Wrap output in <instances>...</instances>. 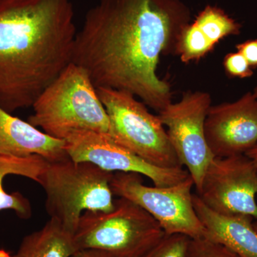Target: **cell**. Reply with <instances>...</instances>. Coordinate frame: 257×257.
Masks as SVG:
<instances>
[{
	"mask_svg": "<svg viewBox=\"0 0 257 257\" xmlns=\"http://www.w3.org/2000/svg\"><path fill=\"white\" fill-rule=\"evenodd\" d=\"M71 257H111L106 253L92 250H80L77 251Z\"/></svg>",
	"mask_w": 257,
	"mask_h": 257,
	"instance_id": "cell-21",
	"label": "cell"
},
{
	"mask_svg": "<svg viewBox=\"0 0 257 257\" xmlns=\"http://www.w3.org/2000/svg\"><path fill=\"white\" fill-rule=\"evenodd\" d=\"M73 237L50 219L41 229L25 236L12 257H71L77 251Z\"/></svg>",
	"mask_w": 257,
	"mask_h": 257,
	"instance_id": "cell-15",
	"label": "cell"
},
{
	"mask_svg": "<svg viewBox=\"0 0 257 257\" xmlns=\"http://www.w3.org/2000/svg\"><path fill=\"white\" fill-rule=\"evenodd\" d=\"M110 122L109 135L115 143L152 165L163 168L182 167L158 116L131 93L96 88Z\"/></svg>",
	"mask_w": 257,
	"mask_h": 257,
	"instance_id": "cell-6",
	"label": "cell"
},
{
	"mask_svg": "<svg viewBox=\"0 0 257 257\" xmlns=\"http://www.w3.org/2000/svg\"><path fill=\"white\" fill-rule=\"evenodd\" d=\"M204 134L214 157L245 155L257 145V99L248 92L232 102L211 106Z\"/></svg>",
	"mask_w": 257,
	"mask_h": 257,
	"instance_id": "cell-11",
	"label": "cell"
},
{
	"mask_svg": "<svg viewBox=\"0 0 257 257\" xmlns=\"http://www.w3.org/2000/svg\"><path fill=\"white\" fill-rule=\"evenodd\" d=\"M193 23L213 46L220 40L241 32V24L217 6L207 5L198 14Z\"/></svg>",
	"mask_w": 257,
	"mask_h": 257,
	"instance_id": "cell-16",
	"label": "cell"
},
{
	"mask_svg": "<svg viewBox=\"0 0 257 257\" xmlns=\"http://www.w3.org/2000/svg\"><path fill=\"white\" fill-rule=\"evenodd\" d=\"M113 175L92 163L70 158L48 162L37 183L46 194L45 207L50 219L74 236L85 211L112 210Z\"/></svg>",
	"mask_w": 257,
	"mask_h": 257,
	"instance_id": "cell-4",
	"label": "cell"
},
{
	"mask_svg": "<svg viewBox=\"0 0 257 257\" xmlns=\"http://www.w3.org/2000/svg\"><path fill=\"white\" fill-rule=\"evenodd\" d=\"M0 155L27 157L39 155L49 162L69 158L65 141L41 132L28 121L0 107Z\"/></svg>",
	"mask_w": 257,
	"mask_h": 257,
	"instance_id": "cell-12",
	"label": "cell"
},
{
	"mask_svg": "<svg viewBox=\"0 0 257 257\" xmlns=\"http://www.w3.org/2000/svg\"><path fill=\"white\" fill-rule=\"evenodd\" d=\"M194 181L187 179L168 187H149L136 173H114V195L138 204L156 219L165 234H181L190 239L204 237L205 229L193 203Z\"/></svg>",
	"mask_w": 257,
	"mask_h": 257,
	"instance_id": "cell-7",
	"label": "cell"
},
{
	"mask_svg": "<svg viewBox=\"0 0 257 257\" xmlns=\"http://www.w3.org/2000/svg\"><path fill=\"white\" fill-rule=\"evenodd\" d=\"M245 155L249 157L254 162L255 165L257 166V145L251 149V150H250L249 151L246 152Z\"/></svg>",
	"mask_w": 257,
	"mask_h": 257,
	"instance_id": "cell-22",
	"label": "cell"
},
{
	"mask_svg": "<svg viewBox=\"0 0 257 257\" xmlns=\"http://www.w3.org/2000/svg\"><path fill=\"white\" fill-rule=\"evenodd\" d=\"M76 35L70 0H0V107L32 106L72 63Z\"/></svg>",
	"mask_w": 257,
	"mask_h": 257,
	"instance_id": "cell-2",
	"label": "cell"
},
{
	"mask_svg": "<svg viewBox=\"0 0 257 257\" xmlns=\"http://www.w3.org/2000/svg\"><path fill=\"white\" fill-rule=\"evenodd\" d=\"M253 226H254V229H256V231H257V221L256 222L253 223Z\"/></svg>",
	"mask_w": 257,
	"mask_h": 257,
	"instance_id": "cell-25",
	"label": "cell"
},
{
	"mask_svg": "<svg viewBox=\"0 0 257 257\" xmlns=\"http://www.w3.org/2000/svg\"><path fill=\"white\" fill-rule=\"evenodd\" d=\"M257 166L246 155L214 157L198 195L213 211L257 220Z\"/></svg>",
	"mask_w": 257,
	"mask_h": 257,
	"instance_id": "cell-9",
	"label": "cell"
},
{
	"mask_svg": "<svg viewBox=\"0 0 257 257\" xmlns=\"http://www.w3.org/2000/svg\"><path fill=\"white\" fill-rule=\"evenodd\" d=\"M48 162L39 155L27 157L0 155V211L12 209L21 219L32 215L30 201L20 192L8 193L3 187V180L8 175H18L38 182Z\"/></svg>",
	"mask_w": 257,
	"mask_h": 257,
	"instance_id": "cell-14",
	"label": "cell"
},
{
	"mask_svg": "<svg viewBox=\"0 0 257 257\" xmlns=\"http://www.w3.org/2000/svg\"><path fill=\"white\" fill-rule=\"evenodd\" d=\"M211 106L209 93L187 92L180 101L170 103L158 115L167 126L169 140L181 165L187 167L197 192L208 166L214 158L204 134V122Z\"/></svg>",
	"mask_w": 257,
	"mask_h": 257,
	"instance_id": "cell-8",
	"label": "cell"
},
{
	"mask_svg": "<svg viewBox=\"0 0 257 257\" xmlns=\"http://www.w3.org/2000/svg\"><path fill=\"white\" fill-rule=\"evenodd\" d=\"M64 140L66 152L74 162H89L112 173L139 174L150 179L156 187L174 185L189 176L183 167L163 168L152 165L115 143L107 134L77 130Z\"/></svg>",
	"mask_w": 257,
	"mask_h": 257,
	"instance_id": "cell-10",
	"label": "cell"
},
{
	"mask_svg": "<svg viewBox=\"0 0 257 257\" xmlns=\"http://www.w3.org/2000/svg\"><path fill=\"white\" fill-rule=\"evenodd\" d=\"M165 235L147 211L119 197L110 211H85L73 239L77 251L92 250L111 257H142Z\"/></svg>",
	"mask_w": 257,
	"mask_h": 257,
	"instance_id": "cell-5",
	"label": "cell"
},
{
	"mask_svg": "<svg viewBox=\"0 0 257 257\" xmlns=\"http://www.w3.org/2000/svg\"><path fill=\"white\" fill-rule=\"evenodd\" d=\"M187 257H238L220 243L205 237L191 239Z\"/></svg>",
	"mask_w": 257,
	"mask_h": 257,
	"instance_id": "cell-18",
	"label": "cell"
},
{
	"mask_svg": "<svg viewBox=\"0 0 257 257\" xmlns=\"http://www.w3.org/2000/svg\"><path fill=\"white\" fill-rule=\"evenodd\" d=\"M28 122L64 140L77 130L107 134L109 116L96 88L82 67L70 63L38 96Z\"/></svg>",
	"mask_w": 257,
	"mask_h": 257,
	"instance_id": "cell-3",
	"label": "cell"
},
{
	"mask_svg": "<svg viewBox=\"0 0 257 257\" xmlns=\"http://www.w3.org/2000/svg\"><path fill=\"white\" fill-rule=\"evenodd\" d=\"M190 239L184 234H165L142 257H187Z\"/></svg>",
	"mask_w": 257,
	"mask_h": 257,
	"instance_id": "cell-17",
	"label": "cell"
},
{
	"mask_svg": "<svg viewBox=\"0 0 257 257\" xmlns=\"http://www.w3.org/2000/svg\"><path fill=\"white\" fill-rule=\"evenodd\" d=\"M237 52H240L247 61L252 69L257 67V39L249 40L238 44L236 46Z\"/></svg>",
	"mask_w": 257,
	"mask_h": 257,
	"instance_id": "cell-20",
	"label": "cell"
},
{
	"mask_svg": "<svg viewBox=\"0 0 257 257\" xmlns=\"http://www.w3.org/2000/svg\"><path fill=\"white\" fill-rule=\"evenodd\" d=\"M253 94H254L255 97L257 99V85L256 87L254 88V90H253Z\"/></svg>",
	"mask_w": 257,
	"mask_h": 257,
	"instance_id": "cell-24",
	"label": "cell"
},
{
	"mask_svg": "<svg viewBox=\"0 0 257 257\" xmlns=\"http://www.w3.org/2000/svg\"><path fill=\"white\" fill-rule=\"evenodd\" d=\"M223 65L226 74L231 77L244 79L253 74V69L239 52H231L225 56Z\"/></svg>",
	"mask_w": 257,
	"mask_h": 257,
	"instance_id": "cell-19",
	"label": "cell"
},
{
	"mask_svg": "<svg viewBox=\"0 0 257 257\" xmlns=\"http://www.w3.org/2000/svg\"><path fill=\"white\" fill-rule=\"evenodd\" d=\"M193 203L205 229L204 237L220 243L238 257H257V231L253 218L216 213L198 194H193Z\"/></svg>",
	"mask_w": 257,
	"mask_h": 257,
	"instance_id": "cell-13",
	"label": "cell"
},
{
	"mask_svg": "<svg viewBox=\"0 0 257 257\" xmlns=\"http://www.w3.org/2000/svg\"><path fill=\"white\" fill-rule=\"evenodd\" d=\"M13 255L10 254V252L5 251V249H0V257H12Z\"/></svg>",
	"mask_w": 257,
	"mask_h": 257,
	"instance_id": "cell-23",
	"label": "cell"
},
{
	"mask_svg": "<svg viewBox=\"0 0 257 257\" xmlns=\"http://www.w3.org/2000/svg\"><path fill=\"white\" fill-rule=\"evenodd\" d=\"M190 20L182 0H99L76 35L72 62L96 88L126 91L160 112L172 103L157 73L161 57L175 54Z\"/></svg>",
	"mask_w": 257,
	"mask_h": 257,
	"instance_id": "cell-1",
	"label": "cell"
}]
</instances>
